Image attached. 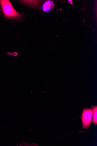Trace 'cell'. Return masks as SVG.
Listing matches in <instances>:
<instances>
[{
  "instance_id": "obj_3",
  "label": "cell",
  "mask_w": 97,
  "mask_h": 146,
  "mask_svg": "<svg viewBox=\"0 0 97 146\" xmlns=\"http://www.w3.org/2000/svg\"><path fill=\"white\" fill-rule=\"evenodd\" d=\"M54 7L53 2L50 1H46L43 5V9L45 12H49L52 10Z\"/></svg>"
},
{
  "instance_id": "obj_2",
  "label": "cell",
  "mask_w": 97,
  "mask_h": 146,
  "mask_svg": "<svg viewBox=\"0 0 97 146\" xmlns=\"http://www.w3.org/2000/svg\"><path fill=\"white\" fill-rule=\"evenodd\" d=\"M93 112L91 109H85L83 111L82 114V125L84 128H87L90 125Z\"/></svg>"
},
{
  "instance_id": "obj_4",
  "label": "cell",
  "mask_w": 97,
  "mask_h": 146,
  "mask_svg": "<svg viewBox=\"0 0 97 146\" xmlns=\"http://www.w3.org/2000/svg\"><path fill=\"white\" fill-rule=\"evenodd\" d=\"M94 116L92 119V121L95 124H97V106H95L93 107L92 110Z\"/></svg>"
},
{
  "instance_id": "obj_1",
  "label": "cell",
  "mask_w": 97,
  "mask_h": 146,
  "mask_svg": "<svg viewBox=\"0 0 97 146\" xmlns=\"http://www.w3.org/2000/svg\"><path fill=\"white\" fill-rule=\"evenodd\" d=\"M1 4L5 16L8 18H21L22 15L18 13L8 0H1Z\"/></svg>"
}]
</instances>
